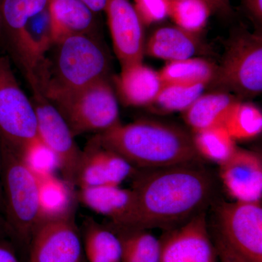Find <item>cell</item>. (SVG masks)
Masks as SVG:
<instances>
[{
    "label": "cell",
    "instance_id": "8",
    "mask_svg": "<svg viewBox=\"0 0 262 262\" xmlns=\"http://www.w3.org/2000/svg\"><path fill=\"white\" fill-rule=\"evenodd\" d=\"M31 101L35 110L39 139L56 155L63 180L76 187L82 151L65 119L48 100L38 84H30Z\"/></svg>",
    "mask_w": 262,
    "mask_h": 262
},
{
    "label": "cell",
    "instance_id": "35",
    "mask_svg": "<svg viewBox=\"0 0 262 262\" xmlns=\"http://www.w3.org/2000/svg\"><path fill=\"white\" fill-rule=\"evenodd\" d=\"M0 262H20L14 252L0 245Z\"/></svg>",
    "mask_w": 262,
    "mask_h": 262
},
{
    "label": "cell",
    "instance_id": "17",
    "mask_svg": "<svg viewBox=\"0 0 262 262\" xmlns=\"http://www.w3.org/2000/svg\"><path fill=\"white\" fill-rule=\"evenodd\" d=\"M203 48L200 34L168 26L160 27L149 36L144 54L168 62L177 61L194 58Z\"/></svg>",
    "mask_w": 262,
    "mask_h": 262
},
{
    "label": "cell",
    "instance_id": "22",
    "mask_svg": "<svg viewBox=\"0 0 262 262\" xmlns=\"http://www.w3.org/2000/svg\"><path fill=\"white\" fill-rule=\"evenodd\" d=\"M39 183V203L42 221L58 218L73 213V187L55 173L37 175Z\"/></svg>",
    "mask_w": 262,
    "mask_h": 262
},
{
    "label": "cell",
    "instance_id": "1",
    "mask_svg": "<svg viewBox=\"0 0 262 262\" xmlns=\"http://www.w3.org/2000/svg\"><path fill=\"white\" fill-rule=\"evenodd\" d=\"M134 203L123 225L115 229L177 228L206 211L215 183L201 161L144 169L133 183ZM110 228V227H108Z\"/></svg>",
    "mask_w": 262,
    "mask_h": 262
},
{
    "label": "cell",
    "instance_id": "25",
    "mask_svg": "<svg viewBox=\"0 0 262 262\" xmlns=\"http://www.w3.org/2000/svg\"><path fill=\"white\" fill-rule=\"evenodd\" d=\"M192 139L200 158L219 165L228 160L237 147L236 141L222 124L194 133Z\"/></svg>",
    "mask_w": 262,
    "mask_h": 262
},
{
    "label": "cell",
    "instance_id": "29",
    "mask_svg": "<svg viewBox=\"0 0 262 262\" xmlns=\"http://www.w3.org/2000/svg\"><path fill=\"white\" fill-rule=\"evenodd\" d=\"M18 155L37 175L54 173L58 169L56 155L39 139L30 143Z\"/></svg>",
    "mask_w": 262,
    "mask_h": 262
},
{
    "label": "cell",
    "instance_id": "33",
    "mask_svg": "<svg viewBox=\"0 0 262 262\" xmlns=\"http://www.w3.org/2000/svg\"><path fill=\"white\" fill-rule=\"evenodd\" d=\"M211 6L212 10L228 13L230 11L229 0H205Z\"/></svg>",
    "mask_w": 262,
    "mask_h": 262
},
{
    "label": "cell",
    "instance_id": "13",
    "mask_svg": "<svg viewBox=\"0 0 262 262\" xmlns=\"http://www.w3.org/2000/svg\"><path fill=\"white\" fill-rule=\"evenodd\" d=\"M136 169L120 155L103 147L94 137L82 151L76 187L120 185L136 173Z\"/></svg>",
    "mask_w": 262,
    "mask_h": 262
},
{
    "label": "cell",
    "instance_id": "5",
    "mask_svg": "<svg viewBox=\"0 0 262 262\" xmlns=\"http://www.w3.org/2000/svg\"><path fill=\"white\" fill-rule=\"evenodd\" d=\"M75 136L98 134L120 123L118 101L107 77L75 91H43Z\"/></svg>",
    "mask_w": 262,
    "mask_h": 262
},
{
    "label": "cell",
    "instance_id": "10",
    "mask_svg": "<svg viewBox=\"0 0 262 262\" xmlns=\"http://www.w3.org/2000/svg\"><path fill=\"white\" fill-rule=\"evenodd\" d=\"M29 262H83L75 212L41 222L29 242Z\"/></svg>",
    "mask_w": 262,
    "mask_h": 262
},
{
    "label": "cell",
    "instance_id": "36",
    "mask_svg": "<svg viewBox=\"0 0 262 262\" xmlns=\"http://www.w3.org/2000/svg\"><path fill=\"white\" fill-rule=\"evenodd\" d=\"M4 206V200H3V187H2V182L0 181V209Z\"/></svg>",
    "mask_w": 262,
    "mask_h": 262
},
{
    "label": "cell",
    "instance_id": "27",
    "mask_svg": "<svg viewBox=\"0 0 262 262\" xmlns=\"http://www.w3.org/2000/svg\"><path fill=\"white\" fill-rule=\"evenodd\" d=\"M208 87L205 83L165 84L149 106L154 113H183L189 108Z\"/></svg>",
    "mask_w": 262,
    "mask_h": 262
},
{
    "label": "cell",
    "instance_id": "20",
    "mask_svg": "<svg viewBox=\"0 0 262 262\" xmlns=\"http://www.w3.org/2000/svg\"><path fill=\"white\" fill-rule=\"evenodd\" d=\"M49 0H3L1 32L12 54L16 56L29 19L46 9Z\"/></svg>",
    "mask_w": 262,
    "mask_h": 262
},
{
    "label": "cell",
    "instance_id": "32",
    "mask_svg": "<svg viewBox=\"0 0 262 262\" xmlns=\"http://www.w3.org/2000/svg\"><path fill=\"white\" fill-rule=\"evenodd\" d=\"M244 4L253 20L261 23L262 0H244Z\"/></svg>",
    "mask_w": 262,
    "mask_h": 262
},
{
    "label": "cell",
    "instance_id": "15",
    "mask_svg": "<svg viewBox=\"0 0 262 262\" xmlns=\"http://www.w3.org/2000/svg\"><path fill=\"white\" fill-rule=\"evenodd\" d=\"M164 84L159 72L143 62L123 67L115 79L117 94L122 103L135 107L151 106Z\"/></svg>",
    "mask_w": 262,
    "mask_h": 262
},
{
    "label": "cell",
    "instance_id": "23",
    "mask_svg": "<svg viewBox=\"0 0 262 262\" xmlns=\"http://www.w3.org/2000/svg\"><path fill=\"white\" fill-rule=\"evenodd\" d=\"M122 246L121 262H160V239L145 229H115Z\"/></svg>",
    "mask_w": 262,
    "mask_h": 262
},
{
    "label": "cell",
    "instance_id": "31",
    "mask_svg": "<svg viewBox=\"0 0 262 262\" xmlns=\"http://www.w3.org/2000/svg\"><path fill=\"white\" fill-rule=\"evenodd\" d=\"M214 244L219 262H250L215 233Z\"/></svg>",
    "mask_w": 262,
    "mask_h": 262
},
{
    "label": "cell",
    "instance_id": "7",
    "mask_svg": "<svg viewBox=\"0 0 262 262\" xmlns=\"http://www.w3.org/2000/svg\"><path fill=\"white\" fill-rule=\"evenodd\" d=\"M37 139L32 101L19 85L9 58L0 56V145L20 154Z\"/></svg>",
    "mask_w": 262,
    "mask_h": 262
},
{
    "label": "cell",
    "instance_id": "2",
    "mask_svg": "<svg viewBox=\"0 0 262 262\" xmlns=\"http://www.w3.org/2000/svg\"><path fill=\"white\" fill-rule=\"evenodd\" d=\"M134 168H164L201 161L192 134L182 127L156 120L121 122L95 136Z\"/></svg>",
    "mask_w": 262,
    "mask_h": 262
},
{
    "label": "cell",
    "instance_id": "30",
    "mask_svg": "<svg viewBox=\"0 0 262 262\" xmlns=\"http://www.w3.org/2000/svg\"><path fill=\"white\" fill-rule=\"evenodd\" d=\"M134 8L144 26L160 23L169 17L170 0H134Z\"/></svg>",
    "mask_w": 262,
    "mask_h": 262
},
{
    "label": "cell",
    "instance_id": "3",
    "mask_svg": "<svg viewBox=\"0 0 262 262\" xmlns=\"http://www.w3.org/2000/svg\"><path fill=\"white\" fill-rule=\"evenodd\" d=\"M54 46V63L45 67L39 82L42 91H75L107 77L110 58L95 34H71Z\"/></svg>",
    "mask_w": 262,
    "mask_h": 262
},
{
    "label": "cell",
    "instance_id": "19",
    "mask_svg": "<svg viewBox=\"0 0 262 262\" xmlns=\"http://www.w3.org/2000/svg\"><path fill=\"white\" fill-rule=\"evenodd\" d=\"M239 98L227 91L213 90L203 94L183 112L182 117L193 133L220 125L229 108Z\"/></svg>",
    "mask_w": 262,
    "mask_h": 262
},
{
    "label": "cell",
    "instance_id": "4",
    "mask_svg": "<svg viewBox=\"0 0 262 262\" xmlns=\"http://www.w3.org/2000/svg\"><path fill=\"white\" fill-rule=\"evenodd\" d=\"M0 165L8 225L18 239L29 245L42 222L39 178L18 153L2 145Z\"/></svg>",
    "mask_w": 262,
    "mask_h": 262
},
{
    "label": "cell",
    "instance_id": "18",
    "mask_svg": "<svg viewBox=\"0 0 262 262\" xmlns=\"http://www.w3.org/2000/svg\"><path fill=\"white\" fill-rule=\"evenodd\" d=\"M55 44L71 34H94L95 13L81 0H49Z\"/></svg>",
    "mask_w": 262,
    "mask_h": 262
},
{
    "label": "cell",
    "instance_id": "37",
    "mask_svg": "<svg viewBox=\"0 0 262 262\" xmlns=\"http://www.w3.org/2000/svg\"><path fill=\"white\" fill-rule=\"evenodd\" d=\"M2 4H3V0H0V32H1V25H2V20H1Z\"/></svg>",
    "mask_w": 262,
    "mask_h": 262
},
{
    "label": "cell",
    "instance_id": "21",
    "mask_svg": "<svg viewBox=\"0 0 262 262\" xmlns=\"http://www.w3.org/2000/svg\"><path fill=\"white\" fill-rule=\"evenodd\" d=\"M82 241L88 262H121L122 246L118 236L93 219L84 221Z\"/></svg>",
    "mask_w": 262,
    "mask_h": 262
},
{
    "label": "cell",
    "instance_id": "9",
    "mask_svg": "<svg viewBox=\"0 0 262 262\" xmlns=\"http://www.w3.org/2000/svg\"><path fill=\"white\" fill-rule=\"evenodd\" d=\"M216 233L250 262H262V205L222 202L216 209Z\"/></svg>",
    "mask_w": 262,
    "mask_h": 262
},
{
    "label": "cell",
    "instance_id": "11",
    "mask_svg": "<svg viewBox=\"0 0 262 262\" xmlns=\"http://www.w3.org/2000/svg\"><path fill=\"white\" fill-rule=\"evenodd\" d=\"M160 241V262H219L206 211L180 227L165 231Z\"/></svg>",
    "mask_w": 262,
    "mask_h": 262
},
{
    "label": "cell",
    "instance_id": "16",
    "mask_svg": "<svg viewBox=\"0 0 262 262\" xmlns=\"http://www.w3.org/2000/svg\"><path fill=\"white\" fill-rule=\"evenodd\" d=\"M77 198L91 211L110 220V228L123 225L132 208L134 193L131 189L120 185H103L80 188Z\"/></svg>",
    "mask_w": 262,
    "mask_h": 262
},
{
    "label": "cell",
    "instance_id": "12",
    "mask_svg": "<svg viewBox=\"0 0 262 262\" xmlns=\"http://www.w3.org/2000/svg\"><path fill=\"white\" fill-rule=\"evenodd\" d=\"M114 51L122 68L142 63L145 47L144 25L129 0H108L104 10Z\"/></svg>",
    "mask_w": 262,
    "mask_h": 262
},
{
    "label": "cell",
    "instance_id": "34",
    "mask_svg": "<svg viewBox=\"0 0 262 262\" xmlns=\"http://www.w3.org/2000/svg\"><path fill=\"white\" fill-rule=\"evenodd\" d=\"M81 1L87 5L96 14L100 12L104 11L108 0H81Z\"/></svg>",
    "mask_w": 262,
    "mask_h": 262
},
{
    "label": "cell",
    "instance_id": "24",
    "mask_svg": "<svg viewBox=\"0 0 262 262\" xmlns=\"http://www.w3.org/2000/svg\"><path fill=\"white\" fill-rule=\"evenodd\" d=\"M217 65L208 60L191 58L168 62L159 74L164 84H198L209 85L214 79Z\"/></svg>",
    "mask_w": 262,
    "mask_h": 262
},
{
    "label": "cell",
    "instance_id": "26",
    "mask_svg": "<svg viewBox=\"0 0 262 262\" xmlns=\"http://www.w3.org/2000/svg\"><path fill=\"white\" fill-rule=\"evenodd\" d=\"M222 124L234 140H250L261 134V111L252 103L238 100L229 108Z\"/></svg>",
    "mask_w": 262,
    "mask_h": 262
},
{
    "label": "cell",
    "instance_id": "6",
    "mask_svg": "<svg viewBox=\"0 0 262 262\" xmlns=\"http://www.w3.org/2000/svg\"><path fill=\"white\" fill-rule=\"evenodd\" d=\"M208 86L227 91L239 100L259 96L262 91V36L245 29L230 36L214 79Z\"/></svg>",
    "mask_w": 262,
    "mask_h": 262
},
{
    "label": "cell",
    "instance_id": "14",
    "mask_svg": "<svg viewBox=\"0 0 262 262\" xmlns=\"http://www.w3.org/2000/svg\"><path fill=\"white\" fill-rule=\"evenodd\" d=\"M220 167L221 181L226 192L234 201H261V155L237 147Z\"/></svg>",
    "mask_w": 262,
    "mask_h": 262
},
{
    "label": "cell",
    "instance_id": "28",
    "mask_svg": "<svg viewBox=\"0 0 262 262\" xmlns=\"http://www.w3.org/2000/svg\"><path fill=\"white\" fill-rule=\"evenodd\" d=\"M212 9L205 0H170V17L177 27L200 34L206 27Z\"/></svg>",
    "mask_w": 262,
    "mask_h": 262
}]
</instances>
